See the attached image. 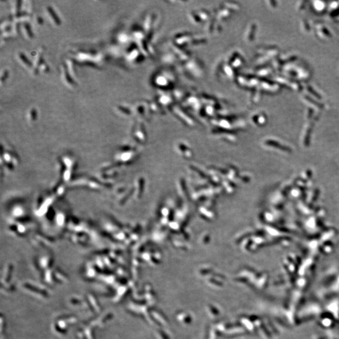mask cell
I'll use <instances>...</instances> for the list:
<instances>
[{
    "label": "cell",
    "mask_w": 339,
    "mask_h": 339,
    "mask_svg": "<svg viewBox=\"0 0 339 339\" xmlns=\"http://www.w3.org/2000/svg\"><path fill=\"white\" fill-rule=\"evenodd\" d=\"M47 12H48V13L49 16L51 17L52 21H53L55 24L58 25V24L60 23V22H59L58 18L54 15V12H53L52 9L51 8L48 7V8H47Z\"/></svg>",
    "instance_id": "obj_1"
}]
</instances>
